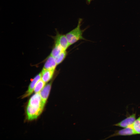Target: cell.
<instances>
[{"label":"cell","mask_w":140,"mask_h":140,"mask_svg":"<svg viewBox=\"0 0 140 140\" xmlns=\"http://www.w3.org/2000/svg\"><path fill=\"white\" fill-rule=\"evenodd\" d=\"M82 21V18H79L76 27L65 34L70 46L79 40H86L82 35L87 28L84 29H81Z\"/></svg>","instance_id":"1"},{"label":"cell","mask_w":140,"mask_h":140,"mask_svg":"<svg viewBox=\"0 0 140 140\" xmlns=\"http://www.w3.org/2000/svg\"><path fill=\"white\" fill-rule=\"evenodd\" d=\"M44 107L27 104L26 108L27 120L31 121L37 119L42 112Z\"/></svg>","instance_id":"2"},{"label":"cell","mask_w":140,"mask_h":140,"mask_svg":"<svg viewBox=\"0 0 140 140\" xmlns=\"http://www.w3.org/2000/svg\"><path fill=\"white\" fill-rule=\"evenodd\" d=\"M56 34L52 36L55 44L60 45L64 50H66L70 46L65 35L60 33L56 29Z\"/></svg>","instance_id":"3"},{"label":"cell","mask_w":140,"mask_h":140,"mask_svg":"<svg viewBox=\"0 0 140 140\" xmlns=\"http://www.w3.org/2000/svg\"><path fill=\"white\" fill-rule=\"evenodd\" d=\"M135 134H136L131 125L121 130L116 131L113 134L109 136L108 138L115 136H130Z\"/></svg>","instance_id":"4"},{"label":"cell","mask_w":140,"mask_h":140,"mask_svg":"<svg viewBox=\"0 0 140 140\" xmlns=\"http://www.w3.org/2000/svg\"><path fill=\"white\" fill-rule=\"evenodd\" d=\"M136 120V114L133 113L120 122L114 124V126L126 128L132 125Z\"/></svg>","instance_id":"5"},{"label":"cell","mask_w":140,"mask_h":140,"mask_svg":"<svg viewBox=\"0 0 140 140\" xmlns=\"http://www.w3.org/2000/svg\"><path fill=\"white\" fill-rule=\"evenodd\" d=\"M41 73H40L34 78L30 83L27 90L23 95V98L28 97L32 94L36 84L41 79Z\"/></svg>","instance_id":"6"},{"label":"cell","mask_w":140,"mask_h":140,"mask_svg":"<svg viewBox=\"0 0 140 140\" xmlns=\"http://www.w3.org/2000/svg\"><path fill=\"white\" fill-rule=\"evenodd\" d=\"M52 81L45 86L40 92L42 101L45 105L49 96L51 88Z\"/></svg>","instance_id":"7"},{"label":"cell","mask_w":140,"mask_h":140,"mask_svg":"<svg viewBox=\"0 0 140 140\" xmlns=\"http://www.w3.org/2000/svg\"><path fill=\"white\" fill-rule=\"evenodd\" d=\"M57 65L55 58L50 55L46 60L43 69L55 70Z\"/></svg>","instance_id":"8"},{"label":"cell","mask_w":140,"mask_h":140,"mask_svg":"<svg viewBox=\"0 0 140 140\" xmlns=\"http://www.w3.org/2000/svg\"><path fill=\"white\" fill-rule=\"evenodd\" d=\"M55 70L42 69L41 79L46 83L51 80L54 76Z\"/></svg>","instance_id":"9"},{"label":"cell","mask_w":140,"mask_h":140,"mask_svg":"<svg viewBox=\"0 0 140 140\" xmlns=\"http://www.w3.org/2000/svg\"><path fill=\"white\" fill-rule=\"evenodd\" d=\"M64 50H64L60 45L55 44L50 55L55 58Z\"/></svg>","instance_id":"10"},{"label":"cell","mask_w":140,"mask_h":140,"mask_svg":"<svg viewBox=\"0 0 140 140\" xmlns=\"http://www.w3.org/2000/svg\"><path fill=\"white\" fill-rule=\"evenodd\" d=\"M67 54V52L66 50H64L55 58V60L57 65L61 63L64 60Z\"/></svg>","instance_id":"11"},{"label":"cell","mask_w":140,"mask_h":140,"mask_svg":"<svg viewBox=\"0 0 140 140\" xmlns=\"http://www.w3.org/2000/svg\"><path fill=\"white\" fill-rule=\"evenodd\" d=\"M132 126L136 134H140V116L135 120Z\"/></svg>","instance_id":"12"},{"label":"cell","mask_w":140,"mask_h":140,"mask_svg":"<svg viewBox=\"0 0 140 140\" xmlns=\"http://www.w3.org/2000/svg\"><path fill=\"white\" fill-rule=\"evenodd\" d=\"M46 83L41 79L36 84L34 91L35 93L40 92L45 86Z\"/></svg>","instance_id":"13"},{"label":"cell","mask_w":140,"mask_h":140,"mask_svg":"<svg viewBox=\"0 0 140 140\" xmlns=\"http://www.w3.org/2000/svg\"><path fill=\"white\" fill-rule=\"evenodd\" d=\"M86 0V2H87V4H90V2L93 1L94 0Z\"/></svg>","instance_id":"14"}]
</instances>
